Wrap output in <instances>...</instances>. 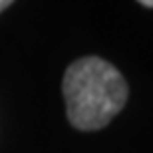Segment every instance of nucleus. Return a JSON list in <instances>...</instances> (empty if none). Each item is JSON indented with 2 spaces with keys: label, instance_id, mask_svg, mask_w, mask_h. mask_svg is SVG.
<instances>
[{
  "label": "nucleus",
  "instance_id": "f257e3e1",
  "mask_svg": "<svg viewBox=\"0 0 153 153\" xmlns=\"http://www.w3.org/2000/svg\"><path fill=\"white\" fill-rule=\"evenodd\" d=\"M62 91L70 123L82 131L102 129L123 109L129 88L119 70L97 56L72 62Z\"/></svg>",
  "mask_w": 153,
  "mask_h": 153
},
{
  "label": "nucleus",
  "instance_id": "f03ea898",
  "mask_svg": "<svg viewBox=\"0 0 153 153\" xmlns=\"http://www.w3.org/2000/svg\"><path fill=\"white\" fill-rule=\"evenodd\" d=\"M12 2H14V0H0V12L4 10L6 6H10V4H12Z\"/></svg>",
  "mask_w": 153,
  "mask_h": 153
},
{
  "label": "nucleus",
  "instance_id": "7ed1b4c3",
  "mask_svg": "<svg viewBox=\"0 0 153 153\" xmlns=\"http://www.w3.org/2000/svg\"><path fill=\"white\" fill-rule=\"evenodd\" d=\"M143 6H147V8H153V0H139Z\"/></svg>",
  "mask_w": 153,
  "mask_h": 153
}]
</instances>
